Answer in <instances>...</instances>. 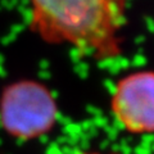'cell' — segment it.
Returning a JSON list of instances; mask_svg holds the SVG:
<instances>
[{
  "instance_id": "obj_3",
  "label": "cell",
  "mask_w": 154,
  "mask_h": 154,
  "mask_svg": "<svg viewBox=\"0 0 154 154\" xmlns=\"http://www.w3.org/2000/svg\"><path fill=\"white\" fill-rule=\"evenodd\" d=\"M110 112L128 134H154V71H135L118 80L110 98Z\"/></svg>"
},
{
  "instance_id": "obj_4",
  "label": "cell",
  "mask_w": 154,
  "mask_h": 154,
  "mask_svg": "<svg viewBox=\"0 0 154 154\" xmlns=\"http://www.w3.org/2000/svg\"><path fill=\"white\" fill-rule=\"evenodd\" d=\"M80 154H104L100 152H81ZM109 154H117V153H109Z\"/></svg>"
},
{
  "instance_id": "obj_2",
  "label": "cell",
  "mask_w": 154,
  "mask_h": 154,
  "mask_svg": "<svg viewBox=\"0 0 154 154\" xmlns=\"http://www.w3.org/2000/svg\"><path fill=\"white\" fill-rule=\"evenodd\" d=\"M58 107L44 84L32 80L8 85L0 96V125L13 137H40L54 127Z\"/></svg>"
},
{
  "instance_id": "obj_1",
  "label": "cell",
  "mask_w": 154,
  "mask_h": 154,
  "mask_svg": "<svg viewBox=\"0 0 154 154\" xmlns=\"http://www.w3.org/2000/svg\"><path fill=\"white\" fill-rule=\"evenodd\" d=\"M33 33L94 60L122 54L128 0H28Z\"/></svg>"
}]
</instances>
